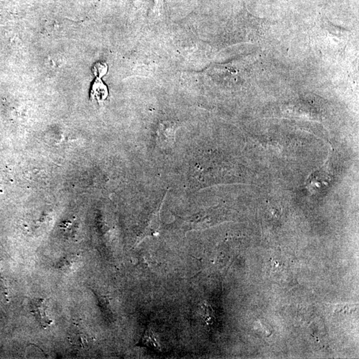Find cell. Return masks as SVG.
<instances>
[{
  "mask_svg": "<svg viewBox=\"0 0 359 359\" xmlns=\"http://www.w3.org/2000/svg\"><path fill=\"white\" fill-rule=\"evenodd\" d=\"M351 36V31L321 19L310 31V40L320 53L335 59L344 55Z\"/></svg>",
  "mask_w": 359,
  "mask_h": 359,
  "instance_id": "1",
  "label": "cell"
},
{
  "mask_svg": "<svg viewBox=\"0 0 359 359\" xmlns=\"http://www.w3.org/2000/svg\"><path fill=\"white\" fill-rule=\"evenodd\" d=\"M68 339L72 346L81 350L87 348L93 341L90 332L79 320L71 324Z\"/></svg>",
  "mask_w": 359,
  "mask_h": 359,
  "instance_id": "2",
  "label": "cell"
},
{
  "mask_svg": "<svg viewBox=\"0 0 359 359\" xmlns=\"http://www.w3.org/2000/svg\"><path fill=\"white\" fill-rule=\"evenodd\" d=\"M29 306L30 313L43 329H47L53 324V319L48 310V301L46 299H32Z\"/></svg>",
  "mask_w": 359,
  "mask_h": 359,
  "instance_id": "3",
  "label": "cell"
},
{
  "mask_svg": "<svg viewBox=\"0 0 359 359\" xmlns=\"http://www.w3.org/2000/svg\"><path fill=\"white\" fill-rule=\"evenodd\" d=\"M108 95V91L106 85L103 82L102 79L96 78L91 87V100L102 102L106 100Z\"/></svg>",
  "mask_w": 359,
  "mask_h": 359,
  "instance_id": "4",
  "label": "cell"
},
{
  "mask_svg": "<svg viewBox=\"0 0 359 359\" xmlns=\"http://www.w3.org/2000/svg\"><path fill=\"white\" fill-rule=\"evenodd\" d=\"M142 345H146L154 350L161 351L160 345L151 329H147L141 340Z\"/></svg>",
  "mask_w": 359,
  "mask_h": 359,
  "instance_id": "5",
  "label": "cell"
},
{
  "mask_svg": "<svg viewBox=\"0 0 359 359\" xmlns=\"http://www.w3.org/2000/svg\"><path fill=\"white\" fill-rule=\"evenodd\" d=\"M92 71L93 75H95L97 78L102 79L104 75L106 74L108 71V66L106 63L104 62L99 61L97 62L93 66Z\"/></svg>",
  "mask_w": 359,
  "mask_h": 359,
  "instance_id": "6",
  "label": "cell"
},
{
  "mask_svg": "<svg viewBox=\"0 0 359 359\" xmlns=\"http://www.w3.org/2000/svg\"><path fill=\"white\" fill-rule=\"evenodd\" d=\"M211 310L210 309V308H207V307H205V308H204V316H205V321H206L207 323H209V322H212V317L213 315H211Z\"/></svg>",
  "mask_w": 359,
  "mask_h": 359,
  "instance_id": "7",
  "label": "cell"
}]
</instances>
